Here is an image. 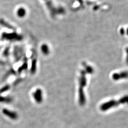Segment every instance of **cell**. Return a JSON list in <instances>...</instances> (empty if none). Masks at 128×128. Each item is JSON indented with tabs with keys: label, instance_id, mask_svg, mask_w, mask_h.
Segmentation results:
<instances>
[{
	"label": "cell",
	"instance_id": "cell-3",
	"mask_svg": "<svg viewBox=\"0 0 128 128\" xmlns=\"http://www.w3.org/2000/svg\"><path fill=\"white\" fill-rule=\"evenodd\" d=\"M2 113L5 115L7 116L13 120H16L18 118V115L16 113L9 110L8 109H3L2 110Z\"/></svg>",
	"mask_w": 128,
	"mask_h": 128
},
{
	"label": "cell",
	"instance_id": "cell-4",
	"mask_svg": "<svg viewBox=\"0 0 128 128\" xmlns=\"http://www.w3.org/2000/svg\"><path fill=\"white\" fill-rule=\"evenodd\" d=\"M79 85L80 88H83L85 87L87 84V80L85 76V72L84 71H82L81 72V76L79 78Z\"/></svg>",
	"mask_w": 128,
	"mask_h": 128
},
{
	"label": "cell",
	"instance_id": "cell-7",
	"mask_svg": "<svg viewBox=\"0 0 128 128\" xmlns=\"http://www.w3.org/2000/svg\"><path fill=\"white\" fill-rule=\"evenodd\" d=\"M17 14L19 17H23V16L25 15V11H23L22 8H20L18 10Z\"/></svg>",
	"mask_w": 128,
	"mask_h": 128
},
{
	"label": "cell",
	"instance_id": "cell-2",
	"mask_svg": "<svg viewBox=\"0 0 128 128\" xmlns=\"http://www.w3.org/2000/svg\"><path fill=\"white\" fill-rule=\"evenodd\" d=\"M78 101L79 103L81 106H83L85 104L86 98L83 88L79 87L78 90Z\"/></svg>",
	"mask_w": 128,
	"mask_h": 128
},
{
	"label": "cell",
	"instance_id": "cell-5",
	"mask_svg": "<svg viewBox=\"0 0 128 128\" xmlns=\"http://www.w3.org/2000/svg\"><path fill=\"white\" fill-rule=\"evenodd\" d=\"M12 100L11 97H3L0 96V103H10L12 102Z\"/></svg>",
	"mask_w": 128,
	"mask_h": 128
},
{
	"label": "cell",
	"instance_id": "cell-6",
	"mask_svg": "<svg viewBox=\"0 0 128 128\" xmlns=\"http://www.w3.org/2000/svg\"><path fill=\"white\" fill-rule=\"evenodd\" d=\"M10 86L9 85H8V84L6 85L5 86H3V87H2L0 89V94L7 91L8 90H9L10 89Z\"/></svg>",
	"mask_w": 128,
	"mask_h": 128
},
{
	"label": "cell",
	"instance_id": "cell-1",
	"mask_svg": "<svg viewBox=\"0 0 128 128\" xmlns=\"http://www.w3.org/2000/svg\"><path fill=\"white\" fill-rule=\"evenodd\" d=\"M33 97L35 101L38 103H40L43 101V93L41 89H37L33 93Z\"/></svg>",
	"mask_w": 128,
	"mask_h": 128
}]
</instances>
